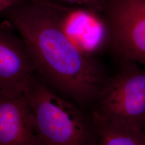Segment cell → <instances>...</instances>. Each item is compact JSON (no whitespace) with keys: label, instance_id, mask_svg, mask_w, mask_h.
<instances>
[{"label":"cell","instance_id":"obj_1","mask_svg":"<svg viewBox=\"0 0 145 145\" xmlns=\"http://www.w3.org/2000/svg\"><path fill=\"white\" fill-rule=\"evenodd\" d=\"M56 5L50 0H23L0 16L23 39L35 72L47 86L77 103H95L108 77L95 57L66 34Z\"/></svg>","mask_w":145,"mask_h":145},{"label":"cell","instance_id":"obj_2","mask_svg":"<svg viewBox=\"0 0 145 145\" xmlns=\"http://www.w3.org/2000/svg\"><path fill=\"white\" fill-rule=\"evenodd\" d=\"M24 93L39 145H98L91 115L57 93L36 72Z\"/></svg>","mask_w":145,"mask_h":145},{"label":"cell","instance_id":"obj_3","mask_svg":"<svg viewBox=\"0 0 145 145\" xmlns=\"http://www.w3.org/2000/svg\"><path fill=\"white\" fill-rule=\"evenodd\" d=\"M95 103L94 111L104 119L145 130V68L120 63L119 71L108 78Z\"/></svg>","mask_w":145,"mask_h":145},{"label":"cell","instance_id":"obj_4","mask_svg":"<svg viewBox=\"0 0 145 145\" xmlns=\"http://www.w3.org/2000/svg\"><path fill=\"white\" fill-rule=\"evenodd\" d=\"M108 47L119 63L145 68V0H101Z\"/></svg>","mask_w":145,"mask_h":145},{"label":"cell","instance_id":"obj_5","mask_svg":"<svg viewBox=\"0 0 145 145\" xmlns=\"http://www.w3.org/2000/svg\"><path fill=\"white\" fill-rule=\"evenodd\" d=\"M7 21L0 25V93L14 96L24 93L33 64L25 43Z\"/></svg>","mask_w":145,"mask_h":145},{"label":"cell","instance_id":"obj_6","mask_svg":"<svg viewBox=\"0 0 145 145\" xmlns=\"http://www.w3.org/2000/svg\"><path fill=\"white\" fill-rule=\"evenodd\" d=\"M57 19L71 41L84 53L94 57L108 46V33L100 14L88 8L56 3Z\"/></svg>","mask_w":145,"mask_h":145},{"label":"cell","instance_id":"obj_7","mask_svg":"<svg viewBox=\"0 0 145 145\" xmlns=\"http://www.w3.org/2000/svg\"><path fill=\"white\" fill-rule=\"evenodd\" d=\"M0 145H39L24 93H0Z\"/></svg>","mask_w":145,"mask_h":145},{"label":"cell","instance_id":"obj_8","mask_svg":"<svg viewBox=\"0 0 145 145\" xmlns=\"http://www.w3.org/2000/svg\"><path fill=\"white\" fill-rule=\"evenodd\" d=\"M98 145H145V130L104 119L93 111L91 114Z\"/></svg>","mask_w":145,"mask_h":145},{"label":"cell","instance_id":"obj_9","mask_svg":"<svg viewBox=\"0 0 145 145\" xmlns=\"http://www.w3.org/2000/svg\"><path fill=\"white\" fill-rule=\"evenodd\" d=\"M88 8L99 13L101 9V0H62Z\"/></svg>","mask_w":145,"mask_h":145},{"label":"cell","instance_id":"obj_10","mask_svg":"<svg viewBox=\"0 0 145 145\" xmlns=\"http://www.w3.org/2000/svg\"><path fill=\"white\" fill-rule=\"evenodd\" d=\"M23 0H0V14L11 6Z\"/></svg>","mask_w":145,"mask_h":145}]
</instances>
